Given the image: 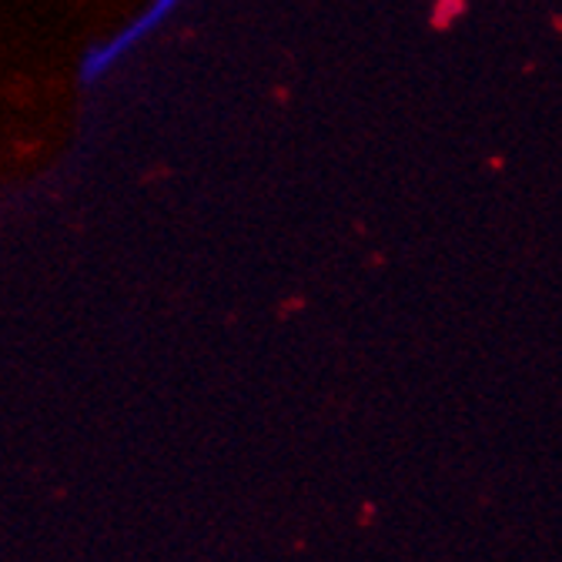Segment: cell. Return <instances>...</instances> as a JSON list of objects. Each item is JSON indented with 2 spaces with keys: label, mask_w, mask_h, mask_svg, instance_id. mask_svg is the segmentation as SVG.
<instances>
[]
</instances>
